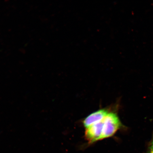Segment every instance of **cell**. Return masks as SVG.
Masks as SVG:
<instances>
[{"instance_id":"2","label":"cell","mask_w":153,"mask_h":153,"mask_svg":"<svg viewBox=\"0 0 153 153\" xmlns=\"http://www.w3.org/2000/svg\"><path fill=\"white\" fill-rule=\"evenodd\" d=\"M104 121L103 119L85 128V138L89 144L101 140Z\"/></svg>"},{"instance_id":"4","label":"cell","mask_w":153,"mask_h":153,"mask_svg":"<svg viewBox=\"0 0 153 153\" xmlns=\"http://www.w3.org/2000/svg\"><path fill=\"white\" fill-rule=\"evenodd\" d=\"M148 153H153V134L149 147Z\"/></svg>"},{"instance_id":"1","label":"cell","mask_w":153,"mask_h":153,"mask_svg":"<svg viewBox=\"0 0 153 153\" xmlns=\"http://www.w3.org/2000/svg\"><path fill=\"white\" fill-rule=\"evenodd\" d=\"M103 121L101 140L113 136L123 126L119 117L114 112L109 113L103 119Z\"/></svg>"},{"instance_id":"3","label":"cell","mask_w":153,"mask_h":153,"mask_svg":"<svg viewBox=\"0 0 153 153\" xmlns=\"http://www.w3.org/2000/svg\"><path fill=\"white\" fill-rule=\"evenodd\" d=\"M110 112L107 109L103 108L92 113L83 120V123L84 127L86 128L94 124L101 121Z\"/></svg>"}]
</instances>
